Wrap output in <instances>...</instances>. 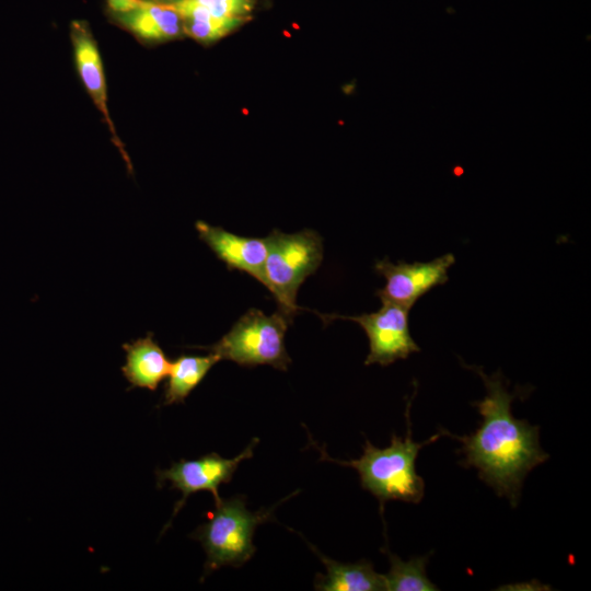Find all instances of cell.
<instances>
[{
    "instance_id": "1",
    "label": "cell",
    "mask_w": 591,
    "mask_h": 591,
    "mask_svg": "<svg viewBox=\"0 0 591 591\" xmlns=\"http://www.w3.org/2000/svg\"><path fill=\"white\" fill-rule=\"evenodd\" d=\"M467 368L482 378L487 391L483 399L473 403L482 421L468 436L449 431L447 436L462 443L457 451L463 454L460 464L475 467L478 477L514 508L525 477L549 455L541 447L538 426L513 417L511 404L520 393L507 390L500 371L487 375L480 368Z\"/></svg>"
},
{
    "instance_id": "2",
    "label": "cell",
    "mask_w": 591,
    "mask_h": 591,
    "mask_svg": "<svg viewBox=\"0 0 591 591\" xmlns=\"http://www.w3.org/2000/svg\"><path fill=\"white\" fill-rule=\"evenodd\" d=\"M406 407V437L401 438L392 434L391 444L380 449L374 447L368 439L363 447V454L357 460L341 461L328 456L323 448L320 450L322 460L338 463L355 468L360 477L363 489L371 493L380 502L381 513L389 500L419 503L425 495V482L416 472L415 463L418 452L439 438L447 436L448 430L441 428L439 432L424 442L413 440L412 420L409 407Z\"/></svg>"
},
{
    "instance_id": "3",
    "label": "cell",
    "mask_w": 591,
    "mask_h": 591,
    "mask_svg": "<svg viewBox=\"0 0 591 591\" xmlns=\"http://www.w3.org/2000/svg\"><path fill=\"white\" fill-rule=\"evenodd\" d=\"M273 510L252 512L242 496L215 503L207 521L190 535L200 542L207 555L204 577L222 566L240 567L250 560L256 551L255 529L270 520Z\"/></svg>"
},
{
    "instance_id": "4",
    "label": "cell",
    "mask_w": 591,
    "mask_h": 591,
    "mask_svg": "<svg viewBox=\"0 0 591 591\" xmlns=\"http://www.w3.org/2000/svg\"><path fill=\"white\" fill-rule=\"evenodd\" d=\"M266 288L289 320L298 313L297 293L323 259V240L313 230L283 233L274 230L267 236Z\"/></svg>"
},
{
    "instance_id": "5",
    "label": "cell",
    "mask_w": 591,
    "mask_h": 591,
    "mask_svg": "<svg viewBox=\"0 0 591 591\" xmlns=\"http://www.w3.org/2000/svg\"><path fill=\"white\" fill-rule=\"evenodd\" d=\"M291 322L279 311L267 315L250 309L219 341L198 348L242 367L267 364L286 371L291 359L285 346V334Z\"/></svg>"
},
{
    "instance_id": "6",
    "label": "cell",
    "mask_w": 591,
    "mask_h": 591,
    "mask_svg": "<svg viewBox=\"0 0 591 591\" xmlns=\"http://www.w3.org/2000/svg\"><path fill=\"white\" fill-rule=\"evenodd\" d=\"M409 311L396 304L382 303L381 309L372 313L352 316L326 314L323 317L325 322L340 318L359 324L369 339L370 349L364 364L386 367L420 351L409 332Z\"/></svg>"
},
{
    "instance_id": "7",
    "label": "cell",
    "mask_w": 591,
    "mask_h": 591,
    "mask_svg": "<svg viewBox=\"0 0 591 591\" xmlns=\"http://www.w3.org/2000/svg\"><path fill=\"white\" fill-rule=\"evenodd\" d=\"M454 263L455 257L451 253L429 262L392 263L389 258L378 260L374 270L384 277L385 285L375 291V296L382 303L410 310L422 296L449 280L448 270Z\"/></svg>"
},
{
    "instance_id": "8",
    "label": "cell",
    "mask_w": 591,
    "mask_h": 591,
    "mask_svg": "<svg viewBox=\"0 0 591 591\" xmlns=\"http://www.w3.org/2000/svg\"><path fill=\"white\" fill-rule=\"evenodd\" d=\"M258 443L254 438L246 449L233 459H225L218 453L205 454L195 460H181L167 470H158L157 483L161 487L166 482L171 488L182 493V499L176 503L172 519L183 508L186 499L198 491H210L215 503L221 500L219 486L232 479L239 464L253 456V450Z\"/></svg>"
},
{
    "instance_id": "9",
    "label": "cell",
    "mask_w": 591,
    "mask_h": 591,
    "mask_svg": "<svg viewBox=\"0 0 591 591\" xmlns=\"http://www.w3.org/2000/svg\"><path fill=\"white\" fill-rule=\"evenodd\" d=\"M199 239L204 241L228 269L248 274L266 286V237H246L233 234L204 221L196 222Z\"/></svg>"
},
{
    "instance_id": "10",
    "label": "cell",
    "mask_w": 591,
    "mask_h": 591,
    "mask_svg": "<svg viewBox=\"0 0 591 591\" xmlns=\"http://www.w3.org/2000/svg\"><path fill=\"white\" fill-rule=\"evenodd\" d=\"M74 59L79 74L97 108L103 113L112 131L114 142L125 154L107 109L106 84L102 59L95 40L81 24L74 23L72 28Z\"/></svg>"
},
{
    "instance_id": "11",
    "label": "cell",
    "mask_w": 591,
    "mask_h": 591,
    "mask_svg": "<svg viewBox=\"0 0 591 591\" xmlns=\"http://www.w3.org/2000/svg\"><path fill=\"white\" fill-rule=\"evenodd\" d=\"M126 363L121 372L131 387H142L155 391L167 376L171 362L153 339L152 333L130 344H124Z\"/></svg>"
},
{
    "instance_id": "12",
    "label": "cell",
    "mask_w": 591,
    "mask_h": 591,
    "mask_svg": "<svg viewBox=\"0 0 591 591\" xmlns=\"http://www.w3.org/2000/svg\"><path fill=\"white\" fill-rule=\"evenodd\" d=\"M310 548L325 565L326 575H316L314 588L322 591H381L385 590L383 575L378 573L371 561L339 563Z\"/></svg>"
},
{
    "instance_id": "13",
    "label": "cell",
    "mask_w": 591,
    "mask_h": 591,
    "mask_svg": "<svg viewBox=\"0 0 591 591\" xmlns=\"http://www.w3.org/2000/svg\"><path fill=\"white\" fill-rule=\"evenodd\" d=\"M218 361L220 358L212 352L208 356L182 355L176 358L171 362L166 376L163 405L184 403Z\"/></svg>"
},
{
    "instance_id": "14",
    "label": "cell",
    "mask_w": 591,
    "mask_h": 591,
    "mask_svg": "<svg viewBox=\"0 0 591 591\" xmlns=\"http://www.w3.org/2000/svg\"><path fill=\"white\" fill-rule=\"evenodd\" d=\"M124 24L146 39H167L181 32V18L165 3L143 1L121 16Z\"/></svg>"
},
{
    "instance_id": "15",
    "label": "cell",
    "mask_w": 591,
    "mask_h": 591,
    "mask_svg": "<svg viewBox=\"0 0 591 591\" xmlns=\"http://www.w3.org/2000/svg\"><path fill=\"white\" fill-rule=\"evenodd\" d=\"M165 4L183 20V30L187 35L204 42L216 40L225 36L245 20L243 18L215 16L188 0H176Z\"/></svg>"
},
{
    "instance_id": "16",
    "label": "cell",
    "mask_w": 591,
    "mask_h": 591,
    "mask_svg": "<svg viewBox=\"0 0 591 591\" xmlns=\"http://www.w3.org/2000/svg\"><path fill=\"white\" fill-rule=\"evenodd\" d=\"M391 568L383 575L385 590L387 591H437L439 588L432 583L426 573V566L430 555L402 560L397 555L384 549Z\"/></svg>"
},
{
    "instance_id": "17",
    "label": "cell",
    "mask_w": 591,
    "mask_h": 591,
    "mask_svg": "<svg viewBox=\"0 0 591 591\" xmlns=\"http://www.w3.org/2000/svg\"><path fill=\"white\" fill-rule=\"evenodd\" d=\"M218 18H243L253 9L252 0H188Z\"/></svg>"
},
{
    "instance_id": "18",
    "label": "cell",
    "mask_w": 591,
    "mask_h": 591,
    "mask_svg": "<svg viewBox=\"0 0 591 591\" xmlns=\"http://www.w3.org/2000/svg\"><path fill=\"white\" fill-rule=\"evenodd\" d=\"M141 2L142 0H108L111 9L121 14L137 9Z\"/></svg>"
}]
</instances>
